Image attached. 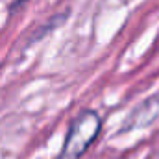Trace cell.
I'll return each instance as SVG.
<instances>
[{"label":"cell","mask_w":159,"mask_h":159,"mask_svg":"<svg viewBox=\"0 0 159 159\" xmlns=\"http://www.w3.org/2000/svg\"><path fill=\"white\" fill-rule=\"evenodd\" d=\"M22 2H24V0H15V6H20Z\"/></svg>","instance_id":"obj_2"},{"label":"cell","mask_w":159,"mask_h":159,"mask_svg":"<svg viewBox=\"0 0 159 159\" xmlns=\"http://www.w3.org/2000/svg\"><path fill=\"white\" fill-rule=\"evenodd\" d=\"M102 128V120L94 111H83L78 119L70 124L67 133V141L63 146L61 159H78L81 157L87 148L94 143Z\"/></svg>","instance_id":"obj_1"}]
</instances>
